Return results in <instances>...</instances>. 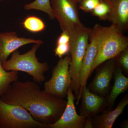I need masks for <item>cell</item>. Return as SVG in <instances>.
Masks as SVG:
<instances>
[{
    "mask_svg": "<svg viewBox=\"0 0 128 128\" xmlns=\"http://www.w3.org/2000/svg\"><path fill=\"white\" fill-rule=\"evenodd\" d=\"M102 0H82L79 2V8L85 12H92Z\"/></svg>",
    "mask_w": 128,
    "mask_h": 128,
    "instance_id": "21",
    "label": "cell"
},
{
    "mask_svg": "<svg viewBox=\"0 0 128 128\" xmlns=\"http://www.w3.org/2000/svg\"><path fill=\"white\" fill-rule=\"evenodd\" d=\"M2 0H0V1H2Z\"/></svg>",
    "mask_w": 128,
    "mask_h": 128,
    "instance_id": "27",
    "label": "cell"
},
{
    "mask_svg": "<svg viewBox=\"0 0 128 128\" xmlns=\"http://www.w3.org/2000/svg\"><path fill=\"white\" fill-rule=\"evenodd\" d=\"M117 66L126 74L128 73V48H126L116 57Z\"/></svg>",
    "mask_w": 128,
    "mask_h": 128,
    "instance_id": "20",
    "label": "cell"
},
{
    "mask_svg": "<svg viewBox=\"0 0 128 128\" xmlns=\"http://www.w3.org/2000/svg\"><path fill=\"white\" fill-rule=\"evenodd\" d=\"M65 108L60 118L49 128H84L86 118L77 113L75 105L74 94L69 88Z\"/></svg>",
    "mask_w": 128,
    "mask_h": 128,
    "instance_id": "10",
    "label": "cell"
},
{
    "mask_svg": "<svg viewBox=\"0 0 128 128\" xmlns=\"http://www.w3.org/2000/svg\"><path fill=\"white\" fill-rule=\"evenodd\" d=\"M70 43L66 44H57L54 50V53L56 56L60 58L66 55L70 52Z\"/></svg>",
    "mask_w": 128,
    "mask_h": 128,
    "instance_id": "22",
    "label": "cell"
},
{
    "mask_svg": "<svg viewBox=\"0 0 128 128\" xmlns=\"http://www.w3.org/2000/svg\"><path fill=\"white\" fill-rule=\"evenodd\" d=\"M77 0H50L54 18L62 31L69 34L77 29L85 27L79 17Z\"/></svg>",
    "mask_w": 128,
    "mask_h": 128,
    "instance_id": "6",
    "label": "cell"
},
{
    "mask_svg": "<svg viewBox=\"0 0 128 128\" xmlns=\"http://www.w3.org/2000/svg\"><path fill=\"white\" fill-rule=\"evenodd\" d=\"M111 12L108 20L124 33L128 28V0H106Z\"/></svg>",
    "mask_w": 128,
    "mask_h": 128,
    "instance_id": "13",
    "label": "cell"
},
{
    "mask_svg": "<svg viewBox=\"0 0 128 128\" xmlns=\"http://www.w3.org/2000/svg\"><path fill=\"white\" fill-rule=\"evenodd\" d=\"M102 27L98 24H96L92 29L90 35V43L87 48L82 60L80 73V90L76 104L78 105L81 98L82 91L83 88L86 86L87 80L90 76L92 66L96 58L100 39Z\"/></svg>",
    "mask_w": 128,
    "mask_h": 128,
    "instance_id": "8",
    "label": "cell"
},
{
    "mask_svg": "<svg viewBox=\"0 0 128 128\" xmlns=\"http://www.w3.org/2000/svg\"><path fill=\"white\" fill-rule=\"evenodd\" d=\"M93 128L92 125V118H86L84 128Z\"/></svg>",
    "mask_w": 128,
    "mask_h": 128,
    "instance_id": "24",
    "label": "cell"
},
{
    "mask_svg": "<svg viewBox=\"0 0 128 128\" xmlns=\"http://www.w3.org/2000/svg\"><path fill=\"white\" fill-rule=\"evenodd\" d=\"M0 128H49L24 108L6 103L0 98Z\"/></svg>",
    "mask_w": 128,
    "mask_h": 128,
    "instance_id": "5",
    "label": "cell"
},
{
    "mask_svg": "<svg viewBox=\"0 0 128 128\" xmlns=\"http://www.w3.org/2000/svg\"><path fill=\"white\" fill-rule=\"evenodd\" d=\"M18 74L17 71L6 70L0 61V97L8 90L13 82L18 80Z\"/></svg>",
    "mask_w": 128,
    "mask_h": 128,
    "instance_id": "16",
    "label": "cell"
},
{
    "mask_svg": "<svg viewBox=\"0 0 128 128\" xmlns=\"http://www.w3.org/2000/svg\"><path fill=\"white\" fill-rule=\"evenodd\" d=\"M44 44L40 40L19 37L15 32L0 33V61L7 60L12 53L22 46L31 44Z\"/></svg>",
    "mask_w": 128,
    "mask_h": 128,
    "instance_id": "12",
    "label": "cell"
},
{
    "mask_svg": "<svg viewBox=\"0 0 128 128\" xmlns=\"http://www.w3.org/2000/svg\"><path fill=\"white\" fill-rule=\"evenodd\" d=\"M81 98L80 114L87 118H93L107 107L106 97L95 94L86 86L82 89Z\"/></svg>",
    "mask_w": 128,
    "mask_h": 128,
    "instance_id": "11",
    "label": "cell"
},
{
    "mask_svg": "<svg viewBox=\"0 0 128 128\" xmlns=\"http://www.w3.org/2000/svg\"><path fill=\"white\" fill-rule=\"evenodd\" d=\"M121 128H128V120L123 121L120 124Z\"/></svg>",
    "mask_w": 128,
    "mask_h": 128,
    "instance_id": "25",
    "label": "cell"
},
{
    "mask_svg": "<svg viewBox=\"0 0 128 128\" xmlns=\"http://www.w3.org/2000/svg\"><path fill=\"white\" fill-rule=\"evenodd\" d=\"M0 98L6 103L23 108L35 120L48 125L59 119L66 104L64 98L48 94L38 83L30 80L14 82Z\"/></svg>",
    "mask_w": 128,
    "mask_h": 128,
    "instance_id": "1",
    "label": "cell"
},
{
    "mask_svg": "<svg viewBox=\"0 0 128 128\" xmlns=\"http://www.w3.org/2000/svg\"><path fill=\"white\" fill-rule=\"evenodd\" d=\"M70 36L68 32L62 31V33L58 38L57 44H66L70 43Z\"/></svg>",
    "mask_w": 128,
    "mask_h": 128,
    "instance_id": "23",
    "label": "cell"
},
{
    "mask_svg": "<svg viewBox=\"0 0 128 128\" xmlns=\"http://www.w3.org/2000/svg\"><path fill=\"white\" fill-rule=\"evenodd\" d=\"M101 65L97 70L94 79L87 88L95 94L106 97L111 90L110 82L117 66L116 57Z\"/></svg>",
    "mask_w": 128,
    "mask_h": 128,
    "instance_id": "9",
    "label": "cell"
},
{
    "mask_svg": "<svg viewBox=\"0 0 128 128\" xmlns=\"http://www.w3.org/2000/svg\"><path fill=\"white\" fill-rule=\"evenodd\" d=\"M41 44H34L29 51L22 54L15 50L10 59L2 63L3 68L6 71L25 72L32 76L33 81L39 84L45 81L44 73L48 70V64L46 62H40L36 55Z\"/></svg>",
    "mask_w": 128,
    "mask_h": 128,
    "instance_id": "2",
    "label": "cell"
},
{
    "mask_svg": "<svg viewBox=\"0 0 128 128\" xmlns=\"http://www.w3.org/2000/svg\"><path fill=\"white\" fill-rule=\"evenodd\" d=\"M70 56L60 58L53 69L52 76L46 82L44 91L48 94L57 97L64 98L67 96L70 83Z\"/></svg>",
    "mask_w": 128,
    "mask_h": 128,
    "instance_id": "7",
    "label": "cell"
},
{
    "mask_svg": "<svg viewBox=\"0 0 128 128\" xmlns=\"http://www.w3.org/2000/svg\"><path fill=\"white\" fill-rule=\"evenodd\" d=\"M128 104V94L123 98L114 110H104L101 114L92 118L93 128H112L116 120L123 112Z\"/></svg>",
    "mask_w": 128,
    "mask_h": 128,
    "instance_id": "14",
    "label": "cell"
},
{
    "mask_svg": "<svg viewBox=\"0 0 128 128\" xmlns=\"http://www.w3.org/2000/svg\"><path fill=\"white\" fill-rule=\"evenodd\" d=\"M110 6L104 1L102 0L91 12L93 16L97 17L101 20H108L110 14Z\"/></svg>",
    "mask_w": 128,
    "mask_h": 128,
    "instance_id": "19",
    "label": "cell"
},
{
    "mask_svg": "<svg viewBox=\"0 0 128 128\" xmlns=\"http://www.w3.org/2000/svg\"><path fill=\"white\" fill-rule=\"evenodd\" d=\"M22 24L24 28L32 33L42 32L46 28V25L43 21L34 16H28L26 18Z\"/></svg>",
    "mask_w": 128,
    "mask_h": 128,
    "instance_id": "18",
    "label": "cell"
},
{
    "mask_svg": "<svg viewBox=\"0 0 128 128\" xmlns=\"http://www.w3.org/2000/svg\"><path fill=\"white\" fill-rule=\"evenodd\" d=\"M128 46V37L113 25L102 26L98 51L92 66L91 74L101 64L116 57Z\"/></svg>",
    "mask_w": 128,
    "mask_h": 128,
    "instance_id": "4",
    "label": "cell"
},
{
    "mask_svg": "<svg viewBox=\"0 0 128 128\" xmlns=\"http://www.w3.org/2000/svg\"><path fill=\"white\" fill-rule=\"evenodd\" d=\"M77 0L78 1V2H80V1H81L82 0ZM102 0L104 1L105 2V1H106V0Z\"/></svg>",
    "mask_w": 128,
    "mask_h": 128,
    "instance_id": "26",
    "label": "cell"
},
{
    "mask_svg": "<svg viewBox=\"0 0 128 128\" xmlns=\"http://www.w3.org/2000/svg\"><path fill=\"white\" fill-rule=\"evenodd\" d=\"M92 29L85 27L77 29L69 34L70 36V89L74 92L76 99L80 90V73L82 60L88 44Z\"/></svg>",
    "mask_w": 128,
    "mask_h": 128,
    "instance_id": "3",
    "label": "cell"
},
{
    "mask_svg": "<svg viewBox=\"0 0 128 128\" xmlns=\"http://www.w3.org/2000/svg\"><path fill=\"white\" fill-rule=\"evenodd\" d=\"M123 72L121 68L117 66L114 75V84L110 92L106 96L108 109H112L118 96L128 90V78L124 75Z\"/></svg>",
    "mask_w": 128,
    "mask_h": 128,
    "instance_id": "15",
    "label": "cell"
},
{
    "mask_svg": "<svg viewBox=\"0 0 128 128\" xmlns=\"http://www.w3.org/2000/svg\"><path fill=\"white\" fill-rule=\"evenodd\" d=\"M24 8L26 10L41 11L48 14L50 20L55 18L50 4V0H35L31 3L25 4Z\"/></svg>",
    "mask_w": 128,
    "mask_h": 128,
    "instance_id": "17",
    "label": "cell"
}]
</instances>
